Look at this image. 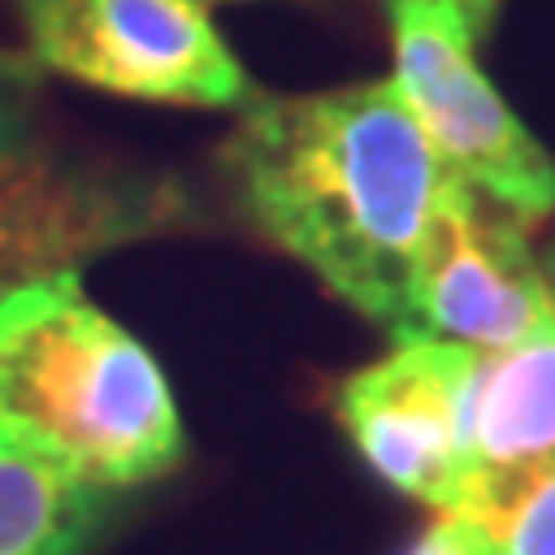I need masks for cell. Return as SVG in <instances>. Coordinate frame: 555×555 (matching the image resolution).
Wrapping results in <instances>:
<instances>
[{
    "label": "cell",
    "mask_w": 555,
    "mask_h": 555,
    "mask_svg": "<svg viewBox=\"0 0 555 555\" xmlns=\"http://www.w3.org/2000/svg\"><path fill=\"white\" fill-rule=\"evenodd\" d=\"M228 167L255 228L393 338L426 228L454 181L398 83L255 93Z\"/></svg>",
    "instance_id": "1"
},
{
    "label": "cell",
    "mask_w": 555,
    "mask_h": 555,
    "mask_svg": "<svg viewBox=\"0 0 555 555\" xmlns=\"http://www.w3.org/2000/svg\"><path fill=\"white\" fill-rule=\"evenodd\" d=\"M0 436L98 491L153 481L185 454L163 366L89 301L79 273L0 301Z\"/></svg>",
    "instance_id": "2"
},
{
    "label": "cell",
    "mask_w": 555,
    "mask_h": 555,
    "mask_svg": "<svg viewBox=\"0 0 555 555\" xmlns=\"http://www.w3.org/2000/svg\"><path fill=\"white\" fill-rule=\"evenodd\" d=\"M393 83L463 185L514 218L555 208V163L477 65V28L454 0H389Z\"/></svg>",
    "instance_id": "3"
},
{
    "label": "cell",
    "mask_w": 555,
    "mask_h": 555,
    "mask_svg": "<svg viewBox=\"0 0 555 555\" xmlns=\"http://www.w3.org/2000/svg\"><path fill=\"white\" fill-rule=\"evenodd\" d=\"M33 61L89 89L171 102L246 107V65L199 0H14Z\"/></svg>",
    "instance_id": "4"
},
{
    "label": "cell",
    "mask_w": 555,
    "mask_h": 555,
    "mask_svg": "<svg viewBox=\"0 0 555 555\" xmlns=\"http://www.w3.org/2000/svg\"><path fill=\"white\" fill-rule=\"evenodd\" d=\"M185 218L181 185L107 171L28 139L0 158V301Z\"/></svg>",
    "instance_id": "5"
},
{
    "label": "cell",
    "mask_w": 555,
    "mask_h": 555,
    "mask_svg": "<svg viewBox=\"0 0 555 555\" xmlns=\"http://www.w3.org/2000/svg\"><path fill=\"white\" fill-rule=\"evenodd\" d=\"M546 324H555V283L537 264L524 218L454 177L426 228L393 343L440 338L486 352Z\"/></svg>",
    "instance_id": "6"
},
{
    "label": "cell",
    "mask_w": 555,
    "mask_h": 555,
    "mask_svg": "<svg viewBox=\"0 0 555 555\" xmlns=\"http://www.w3.org/2000/svg\"><path fill=\"white\" fill-rule=\"evenodd\" d=\"M467 371L473 347L408 338L393 343L389 357L347 375L334 398L347 440L371 473L436 514H454L463 500Z\"/></svg>",
    "instance_id": "7"
},
{
    "label": "cell",
    "mask_w": 555,
    "mask_h": 555,
    "mask_svg": "<svg viewBox=\"0 0 555 555\" xmlns=\"http://www.w3.org/2000/svg\"><path fill=\"white\" fill-rule=\"evenodd\" d=\"M463 454L467 477L454 514L555 463V324L509 347H473Z\"/></svg>",
    "instance_id": "8"
},
{
    "label": "cell",
    "mask_w": 555,
    "mask_h": 555,
    "mask_svg": "<svg viewBox=\"0 0 555 555\" xmlns=\"http://www.w3.org/2000/svg\"><path fill=\"white\" fill-rule=\"evenodd\" d=\"M98 491L65 463L0 436V555H83L107 518Z\"/></svg>",
    "instance_id": "9"
},
{
    "label": "cell",
    "mask_w": 555,
    "mask_h": 555,
    "mask_svg": "<svg viewBox=\"0 0 555 555\" xmlns=\"http://www.w3.org/2000/svg\"><path fill=\"white\" fill-rule=\"evenodd\" d=\"M459 518L481 528L491 555H555V463Z\"/></svg>",
    "instance_id": "10"
},
{
    "label": "cell",
    "mask_w": 555,
    "mask_h": 555,
    "mask_svg": "<svg viewBox=\"0 0 555 555\" xmlns=\"http://www.w3.org/2000/svg\"><path fill=\"white\" fill-rule=\"evenodd\" d=\"M33 139V89L28 75L14 65H0V158L24 149Z\"/></svg>",
    "instance_id": "11"
},
{
    "label": "cell",
    "mask_w": 555,
    "mask_h": 555,
    "mask_svg": "<svg viewBox=\"0 0 555 555\" xmlns=\"http://www.w3.org/2000/svg\"><path fill=\"white\" fill-rule=\"evenodd\" d=\"M403 555H491L477 524H467L459 514H440Z\"/></svg>",
    "instance_id": "12"
},
{
    "label": "cell",
    "mask_w": 555,
    "mask_h": 555,
    "mask_svg": "<svg viewBox=\"0 0 555 555\" xmlns=\"http://www.w3.org/2000/svg\"><path fill=\"white\" fill-rule=\"evenodd\" d=\"M454 5L467 14V24H473V28L481 33L486 24H491V14H495V5H500V0H454Z\"/></svg>",
    "instance_id": "13"
},
{
    "label": "cell",
    "mask_w": 555,
    "mask_h": 555,
    "mask_svg": "<svg viewBox=\"0 0 555 555\" xmlns=\"http://www.w3.org/2000/svg\"><path fill=\"white\" fill-rule=\"evenodd\" d=\"M199 5H236V0H199Z\"/></svg>",
    "instance_id": "14"
},
{
    "label": "cell",
    "mask_w": 555,
    "mask_h": 555,
    "mask_svg": "<svg viewBox=\"0 0 555 555\" xmlns=\"http://www.w3.org/2000/svg\"><path fill=\"white\" fill-rule=\"evenodd\" d=\"M551 283H555V278H551Z\"/></svg>",
    "instance_id": "15"
}]
</instances>
